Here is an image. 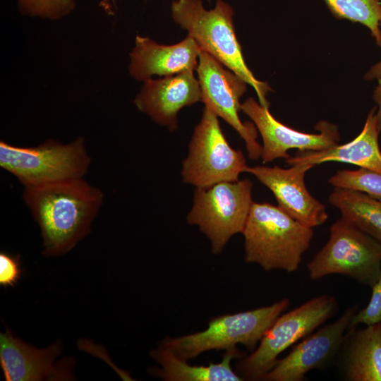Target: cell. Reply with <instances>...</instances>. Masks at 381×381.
<instances>
[{
  "label": "cell",
  "instance_id": "cell-1",
  "mask_svg": "<svg viewBox=\"0 0 381 381\" xmlns=\"http://www.w3.org/2000/svg\"><path fill=\"white\" fill-rule=\"evenodd\" d=\"M23 187V199L40 229L47 257L67 253L88 235L104 198L83 178Z\"/></svg>",
  "mask_w": 381,
  "mask_h": 381
},
{
  "label": "cell",
  "instance_id": "cell-2",
  "mask_svg": "<svg viewBox=\"0 0 381 381\" xmlns=\"http://www.w3.org/2000/svg\"><path fill=\"white\" fill-rule=\"evenodd\" d=\"M171 11L174 21L188 32L201 50L252 86L260 104L269 108L266 95L271 88L267 83L258 80L246 64L235 32L234 12L228 3L217 0L212 9L206 10L201 0H175Z\"/></svg>",
  "mask_w": 381,
  "mask_h": 381
},
{
  "label": "cell",
  "instance_id": "cell-3",
  "mask_svg": "<svg viewBox=\"0 0 381 381\" xmlns=\"http://www.w3.org/2000/svg\"><path fill=\"white\" fill-rule=\"evenodd\" d=\"M242 234L246 262L258 264L265 271L293 272L310 246L313 229L278 205L253 202Z\"/></svg>",
  "mask_w": 381,
  "mask_h": 381
},
{
  "label": "cell",
  "instance_id": "cell-4",
  "mask_svg": "<svg viewBox=\"0 0 381 381\" xmlns=\"http://www.w3.org/2000/svg\"><path fill=\"white\" fill-rule=\"evenodd\" d=\"M289 306V300L284 298L270 306L219 315L212 318L203 331L167 337L159 345L186 361L210 350L236 349L237 344L253 351L267 330Z\"/></svg>",
  "mask_w": 381,
  "mask_h": 381
},
{
  "label": "cell",
  "instance_id": "cell-5",
  "mask_svg": "<svg viewBox=\"0 0 381 381\" xmlns=\"http://www.w3.org/2000/svg\"><path fill=\"white\" fill-rule=\"evenodd\" d=\"M91 163L83 138L63 144L48 140L34 147L0 142V167L23 186L83 178Z\"/></svg>",
  "mask_w": 381,
  "mask_h": 381
},
{
  "label": "cell",
  "instance_id": "cell-6",
  "mask_svg": "<svg viewBox=\"0 0 381 381\" xmlns=\"http://www.w3.org/2000/svg\"><path fill=\"white\" fill-rule=\"evenodd\" d=\"M307 268L312 280L338 274L372 287L381 272V243L341 217Z\"/></svg>",
  "mask_w": 381,
  "mask_h": 381
},
{
  "label": "cell",
  "instance_id": "cell-7",
  "mask_svg": "<svg viewBox=\"0 0 381 381\" xmlns=\"http://www.w3.org/2000/svg\"><path fill=\"white\" fill-rule=\"evenodd\" d=\"M337 308L332 296L323 294L281 314L267 330L258 346L238 362L236 373L243 380H262L282 352L330 319Z\"/></svg>",
  "mask_w": 381,
  "mask_h": 381
},
{
  "label": "cell",
  "instance_id": "cell-8",
  "mask_svg": "<svg viewBox=\"0 0 381 381\" xmlns=\"http://www.w3.org/2000/svg\"><path fill=\"white\" fill-rule=\"evenodd\" d=\"M248 179L196 188L187 222L208 238L212 252L219 254L230 238L243 233L253 201Z\"/></svg>",
  "mask_w": 381,
  "mask_h": 381
},
{
  "label": "cell",
  "instance_id": "cell-9",
  "mask_svg": "<svg viewBox=\"0 0 381 381\" xmlns=\"http://www.w3.org/2000/svg\"><path fill=\"white\" fill-rule=\"evenodd\" d=\"M247 167L243 152L232 148L226 140L217 115L205 107L182 163L183 181L196 188L236 181Z\"/></svg>",
  "mask_w": 381,
  "mask_h": 381
},
{
  "label": "cell",
  "instance_id": "cell-10",
  "mask_svg": "<svg viewBox=\"0 0 381 381\" xmlns=\"http://www.w3.org/2000/svg\"><path fill=\"white\" fill-rule=\"evenodd\" d=\"M202 102L218 117L237 131L246 143L248 157H261L262 146L257 142L254 123H243L238 116L241 97L247 90V83L207 52L201 50L196 68Z\"/></svg>",
  "mask_w": 381,
  "mask_h": 381
},
{
  "label": "cell",
  "instance_id": "cell-11",
  "mask_svg": "<svg viewBox=\"0 0 381 381\" xmlns=\"http://www.w3.org/2000/svg\"><path fill=\"white\" fill-rule=\"evenodd\" d=\"M358 306L347 308L335 321L304 337L285 357L278 359L262 377L267 381H301L314 369H322L338 356Z\"/></svg>",
  "mask_w": 381,
  "mask_h": 381
},
{
  "label": "cell",
  "instance_id": "cell-12",
  "mask_svg": "<svg viewBox=\"0 0 381 381\" xmlns=\"http://www.w3.org/2000/svg\"><path fill=\"white\" fill-rule=\"evenodd\" d=\"M241 111L252 120L262 137L261 158L264 163L289 158L291 149L301 152L327 149L337 145L340 139L338 127L325 121L315 126L320 131L318 134L303 133L285 126L271 114L268 107L253 97L241 104Z\"/></svg>",
  "mask_w": 381,
  "mask_h": 381
},
{
  "label": "cell",
  "instance_id": "cell-13",
  "mask_svg": "<svg viewBox=\"0 0 381 381\" xmlns=\"http://www.w3.org/2000/svg\"><path fill=\"white\" fill-rule=\"evenodd\" d=\"M61 351L60 340L38 349L14 337L8 329L0 334V366L6 381L73 380L74 361H56Z\"/></svg>",
  "mask_w": 381,
  "mask_h": 381
},
{
  "label": "cell",
  "instance_id": "cell-14",
  "mask_svg": "<svg viewBox=\"0 0 381 381\" xmlns=\"http://www.w3.org/2000/svg\"><path fill=\"white\" fill-rule=\"evenodd\" d=\"M291 166L289 169L277 166L248 167L246 172L268 188L278 206L291 217L310 227L323 224L328 219L325 206L308 192L305 184L306 174L314 165Z\"/></svg>",
  "mask_w": 381,
  "mask_h": 381
},
{
  "label": "cell",
  "instance_id": "cell-15",
  "mask_svg": "<svg viewBox=\"0 0 381 381\" xmlns=\"http://www.w3.org/2000/svg\"><path fill=\"white\" fill-rule=\"evenodd\" d=\"M135 99L142 112L155 123L174 131L178 128L177 114L185 107L202 101L201 90L194 71H186L157 80L150 78Z\"/></svg>",
  "mask_w": 381,
  "mask_h": 381
},
{
  "label": "cell",
  "instance_id": "cell-16",
  "mask_svg": "<svg viewBox=\"0 0 381 381\" xmlns=\"http://www.w3.org/2000/svg\"><path fill=\"white\" fill-rule=\"evenodd\" d=\"M200 52L198 44L189 35L171 45L159 44L138 35L130 54L129 72L135 79L145 81L153 75L165 77L194 71Z\"/></svg>",
  "mask_w": 381,
  "mask_h": 381
},
{
  "label": "cell",
  "instance_id": "cell-17",
  "mask_svg": "<svg viewBox=\"0 0 381 381\" xmlns=\"http://www.w3.org/2000/svg\"><path fill=\"white\" fill-rule=\"evenodd\" d=\"M373 107L368 113L363 130L351 141L320 151H303L286 159L288 164H319L328 162L349 163L381 174V151L379 146Z\"/></svg>",
  "mask_w": 381,
  "mask_h": 381
},
{
  "label": "cell",
  "instance_id": "cell-18",
  "mask_svg": "<svg viewBox=\"0 0 381 381\" xmlns=\"http://www.w3.org/2000/svg\"><path fill=\"white\" fill-rule=\"evenodd\" d=\"M349 328L338 354L349 381H381V323Z\"/></svg>",
  "mask_w": 381,
  "mask_h": 381
},
{
  "label": "cell",
  "instance_id": "cell-19",
  "mask_svg": "<svg viewBox=\"0 0 381 381\" xmlns=\"http://www.w3.org/2000/svg\"><path fill=\"white\" fill-rule=\"evenodd\" d=\"M150 355L161 367L150 369V373L167 381L244 380L231 366L234 358L244 356L237 348L226 350L220 363H210L207 365H190L161 345L151 351Z\"/></svg>",
  "mask_w": 381,
  "mask_h": 381
},
{
  "label": "cell",
  "instance_id": "cell-20",
  "mask_svg": "<svg viewBox=\"0 0 381 381\" xmlns=\"http://www.w3.org/2000/svg\"><path fill=\"white\" fill-rule=\"evenodd\" d=\"M341 217L381 243V201L353 189L334 187L328 198Z\"/></svg>",
  "mask_w": 381,
  "mask_h": 381
},
{
  "label": "cell",
  "instance_id": "cell-21",
  "mask_svg": "<svg viewBox=\"0 0 381 381\" xmlns=\"http://www.w3.org/2000/svg\"><path fill=\"white\" fill-rule=\"evenodd\" d=\"M339 19L358 23L367 27L381 47V4L379 0H323Z\"/></svg>",
  "mask_w": 381,
  "mask_h": 381
},
{
  "label": "cell",
  "instance_id": "cell-22",
  "mask_svg": "<svg viewBox=\"0 0 381 381\" xmlns=\"http://www.w3.org/2000/svg\"><path fill=\"white\" fill-rule=\"evenodd\" d=\"M328 183L334 187L350 188L363 192L381 201V174L367 169L339 170Z\"/></svg>",
  "mask_w": 381,
  "mask_h": 381
},
{
  "label": "cell",
  "instance_id": "cell-23",
  "mask_svg": "<svg viewBox=\"0 0 381 381\" xmlns=\"http://www.w3.org/2000/svg\"><path fill=\"white\" fill-rule=\"evenodd\" d=\"M25 14L56 19L69 13L75 7L73 0H18Z\"/></svg>",
  "mask_w": 381,
  "mask_h": 381
},
{
  "label": "cell",
  "instance_id": "cell-24",
  "mask_svg": "<svg viewBox=\"0 0 381 381\" xmlns=\"http://www.w3.org/2000/svg\"><path fill=\"white\" fill-rule=\"evenodd\" d=\"M372 295L368 306L353 315L349 328L360 324L371 325L381 323V272L376 283L371 287Z\"/></svg>",
  "mask_w": 381,
  "mask_h": 381
},
{
  "label": "cell",
  "instance_id": "cell-25",
  "mask_svg": "<svg viewBox=\"0 0 381 381\" xmlns=\"http://www.w3.org/2000/svg\"><path fill=\"white\" fill-rule=\"evenodd\" d=\"M23 273L20 258L4 251L0 253V285L4 288L13 287Z\"/></svg>",
  "mask_w": 381,
  "mask_h": 381
},
{
  "label": "cell",
  "instance_id": "cell-26",
  "mask_svg": "<svg viewBox=\"0 0 381 381\" xmlns=\"http://www.w3.org/2000/svg\"><path fill=\"white\" fill-rule=\"evenodd\" d=\"M373 99L377 104V111L375 116L376 120V125L378 131L381 132V80H379L378 85L373 93Z\"/></svg>",
  "mask_w": 381,
  "mask_h": 381
},
{
  "label": "cell",
  "instance_id": "cell-27",
  "mask_svg": "<svg viewBox=\"0 0 381 381\" xmlns=\"http://www.w3.org/2000/svg\"><path fill=\"white\" fill-rule=\"evenodd\" d=\"M381 28V23H380ZM365 78L368 80H381V60L372 66L365 75Z\"/></svg>",
  "mask_w": 381,
  "mask_h": 381
},
{
  "label": "cell",
  "instance_id": "cell-28",
  "mask_svg": "<svg viewBox=\"0 0 381 381\" xmlns=\"http://www.w3.org/2000/svg\"><path fill=\"white\" fill-rule=\"evenodd\" d=\"M379 1H380V4H381V0H379Z\"/></svg>",
  "mask_w": 381,
  "mask_h": 381
},
{
  "label": "cell",
  "instance_id": "cell-29",
  "mask_svg": "<svg viewBox=\"0 0 381 381\" xmlns=\"http://www.w3.org/2000/svg\"><path fill=\"white\" fill-rule=\"evenodd\" d=\"M208 1H210V0H208Z\"/></svg>",
  "mask_w": 381,
  "mask_h": 381
}]
</instances>
